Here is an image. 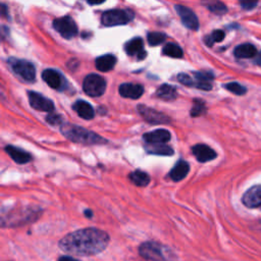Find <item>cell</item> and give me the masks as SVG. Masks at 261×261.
I'll use <instances>...</instances> for the list:
<instances>
[{
    "label": "cell",
    "instance_id": "obj_1",
    "mask_svg": "<svg viewBox=\"0 0 261 261\" xmlns=\"http://www.w3.org/2000/svg\"><path fill=\"white\" fill-rule=\"evenodd\" d=\"M109 235L96 228L74 231L65 236L59 243L65 253L77 256H94L103 252L109 244Z\"/></svg>",
    "mask_w": 261,
    "mask_h": 261
},
{
    "label": "cell",
    "instance_id": "obj_2",
    "mask_svg": "<svg viewBox=\"0 0 261 261\" xmlns=\"http://www.w3.org/2000/svg\"><path fill=\"white\" fill-rule=\"evenodd\" d=\"M61 130L65 138L74 143L84 145H100L107 143V140H105L98 134L71 124L65 123L61 127Z\"/></svg>",
    "mask_w": 261,
    "mask_h": 261
},
{
    "label": "cell",
    "instance_id": "obj_3",
    "mask_svg": "<svg viewBox=\"0 0 261 261\" xmlns=\"http://www.w3.org/2000/svg\"><path fill=\"white\" fill-rule=\"evenodd\" d=\"M139 254L147 261H176L173 250L155 241H147L139 247Z\"/></svg>",
    "mask_w": 261,
    "mask_h": 261
},
{
    "label": "cell",
    "instance_id": "obj_4",
    "mask_svg": "<svg viewBox=\"0 0 261 261\" xmlns=\"http://www.w3.org/2000/svg\"><path fill=\"white\" fill-rule=\"evenodd\" d=\"M40 211L34 208H28L24 210H13L8 212L6 215H2L1 225L5 227H18L26 225L28 222L35 221L39 217Z\"/></svg>",
    "mask_w": 261,
    "mask_h": 261
},
{
    "label": "cell",
    "instance_id": "obj_5",
    "mask_svg": "<svg viewBox=\"0 0 261 261\" xmlns=\"http://www.w3.org/2000/svg\"><path fill=\"white\" fill-rule=\"evenodd\" d=\"M134 18V12L130 9H111L103 13L101 23L105 27L122 26L130 23Z\"/></svg>",
    "mask_w": 261,
    "mask_h": 261
},
{
    "label": "cell",
    "instance_id": "obj_6",
    "mask_svg": "<svg viewBox=\"0 0 261 261\" xmlns=\"http://www.w3.org/2000/svg\"><path fill=\"white\" fill-rule=\"evenodd\" d=\"M83 89L88 96L99 97L106 90V81L97 73L88 74L83 82Z\"/></svg>",
    "mask_w": 261,
    "mask_h": 261
},
{
    "label": "cell",
    "instance_id": "obj_7",
    "mask_svg": "<svg viewBox=\"0 0 261 261\" xmlns=\"http://www.w3.org/2000/svg\"><path fill=\"white\" fill-rule=\"evenodd\" d=\"M53 28L57 30L64 38L71 39L78 34V27L72 18L68 15L63 16L53 21Z\"/></svg>",
    "mask_w": 261,
    "mask_h": 261
},
{
    "label": "cell",
    "instance_id": "obj_8",
    "mask_svg": "<svg viewBox=\"0 0 261 261\" xmlns=\"http://www.w3.org/2000/svg\"><path fill=\"white\" fill-rule=\"evenodd\" d=\"M9 63L13 71L23 80L27 82H33L35 80L36 68L32 63L24 60H11Z\"/></svg>",
    "mask_w": 261,
    "mask_h": 261
},
{
    "label": "cell",
    "instance_id": "obj_9",
    "mask_svg": "<svg viewBox=\"0 0 261 261\" xmlns=\"http://www.w3.org/2000/svg\"><path fill=\"white\" fill-rule=\"evenodd\" d=\"M138 111L141 117L149 124L151 125H161V124H170L171 119L166 117L164 114L150 108L145 105H138Z\"/></svg>",
    "mask_w": 261,
    "mask_h": 261
},
{
    "label": "cell",
    "instance_id": "obj_10",
    "mask_svg": "<svg viewBox=\"0 0 261 261\" xmlns=\"http://www.w3.org/2000/svg\"><path fill=\"white\" fill-rule=\"evenodd\" d=\"M177 13L181 17V21L183 25L192 31H197L199 29V21L197 15L194 13L192 9L189 7H186L184 5L177 4L175 6Z\"/></svg>",
    "mask_w": 261,
    "mask_h": 261
},
{
    "label": "cell",
    "instance_id": "obj_11",
    "mask_svg": "<svg viewBox=\"0 0 261 261\" xmlns=\"http://www.w3.org/2000/svg\"><path fill=\"white\" fill-rule=\"evenodd\" d=\"M42 79L49 87L59 91L64 90L66 85V80L57 69H52V68L45 69L42 72Z\"/></svg>",
    "mask_w": 261,
    "mask_h": 261
},
{
    "label": "cell",
    "instance_id": "obj_12",
    "mask_svg": "<svg viewBox=\"0 0 261 261\" xmlns=\"http://www.w3.org/2000/svg\"><path fill=\"white\" fill-rule=\"evenodd\" d=\"M28 95L30 105L34 109L39 111H45V113H52L54 110V103L50 99L41 95L40 93L30 91Z\"/></svg>",
    "mask_w": 261,
    "mask_h": 261
},
{
    "label": "cell",
    "instance_id": "obj_13",
    "mask_svg": "<svg viewBox=\"0 0 261 261\" xmlns=\"http://www.w3.org/2000/svg\"><path fill=\"white\" fill-rule=\"evenodd\" d=\"M242 202L248 208H257L261 206V185L250 188L242 198Z\"/></svg>",
    "mask_w": 261,
    "mask_h": 261
},
{
    "label": "cell",
    "instance_id": "obj_14",
    "mask_svg": "<svg viewBox=\"0 0 261 261\" xmlns=\"http://www.w3.org/2000/svg\"><path fill=\"white\" fill-rule=\"evenodd\" d=\"M125 51L130 57H136L138 61H143L146 58V51L144 50V43L141 38H134L125 44Z\"/></svg>",
    "mask_w": 261,
    "mask_h": 261
},
{
    "label": "cell",
    "instance_id": "obj_15",
    "mask_svg": "<svg viewBox=\"0 0 261 261\" xmlns=\"http://www.w3.org/2000/svg\"><path fill=\"white\" fill-rule=\"evenodd\" d=\"M192 152L199 162H207L217 157V154L213 149L204 144H197L193 146Z\"/></svg>",
    "mask_w": 261,
    "mask_h": 261
},
{
    "label": "cell",
    "instance_id": "obj_16",
    "mask_svg": "<svg viewBox=\"0 0 261 261\" xmlns=\"http://www.w3.org/2000/svg\"><path fill=\"white\" fill-rule=\"evenodd\" d=\"M119 91H120V94L125 98L139 99L143 95L144 87L140 84L125 83L120 86Z\"/></svg>",
    "mask_w": 261,
    "mask_h": 261
},
{
    "label": "cell",
    "instance_id": "obj_17",
    "mask_svg": "<svg viewBox=\"0 0 261 261\" xmlns=\"http://www.w3.org/2000/svg\"><path fill=\"white\" fill-rule=\"evenodd\" d=\"M171 133L169 130L159 129L155 130L153 132L144 134L143 139L148 144H165L171 140Z\"/></svg>",
    "mask_w": 261,
    "mask_h": 261
},
{
    "label": "cell",
    "instance_id": "obj_18",
    "mask_svg": "<svg viewBox=\"0 0 261 261\" xmlns=\"http://www.w3.org/2000/svg\"><path fill=\"white\" fill-rule=\"evenodd\" d=\"M4 150L17 164H26L32 160V155L18 147L7 145Z\"/></svg>",
    "mask_w": 261,
    "mask_h": 261
},
{
    "label": "cell",
    "instance_id": "obj_19",
    "mask_svg": "<svg viewBox=\"0 0 261 261\" xmlns=\"http://www.w3.org/2000/svg\"><path fill=\"white\" fill-rule=\"evenodd\" d=\"M73 110L84 120H92L95 116V110L90 103L84 100H78L72 105Z\"/></svg>",
    "mask_w": 261,
    "mask_h": 261
},
{
    "label": "cell",
    "instance_id": "obj_20",
    "mask_svg": "<svg viewBox=\"0 0 261 261\" xmlns=\"http://www.w3.org/2000/svg\"><path fill=\"white\" fill-rule=\"evenodd\" d=\"M189 171H190L189 163L187 161L181 159L176 163L174 169L171 171L170 178L175 182H180L187 177V175L189 174Z\"/></svg>",
    "mask_w": 261,
    "mask_h": 261
},
{
    "label": "cell",
    "instance_id": "obj_21",
    "mask_svg": "<svg viewBox=\"0 0 261 261\" xmlns=\"http://www.w3.org/2000/svg\"><path fill=\"white\" fill-rule=\"evenodd\" d=\"M117 64V58L114 54H105L102 57H99L95 61L96 68L100 71H109L115 67Z\"/></svg>",
    "mask_w": 261,
    "mask_h": 261
},
{
    "label": "cell",
    "instance_id": "obj_22",
    "mask_svg": "<svg viewBox=\"0 0 261 261\" xmlns=\"http://www.w3.org/2000/svg\"><path fill=\"white\" fill-rule=\"evenodd\" d=\"M234 54L237 59H242V60L253 59L256 57L257 50L254 45L250 43H245V44H241L237 46L235 48Z\"/></svg>",
    "mask_w": 261,
    "mask_h": 261
},
{
    "label": "cell",
    "instance_id": "obj_23",
    "mask_svg": "<svg viewBox=\"0 0 261 261\" xmlns=\"http://www.w3.org/2000/svg\"><path fill=\"white\" fill-rule=\"evenodd\" d=\"M146 151L149 154L160 156H172L175 153L174 149L165 144H148L146 146Z\"/></svg>",
    "mask_w": 261,
    "mask_h": 261
},
{
    "label": "cell",
    "instance_id": "obj_24",
    "mask_svg": "<svg viewBox=\"0 0 261 261\" xmlns=\"http://www.w3.org/2000/svg\"><path fill=\"white\" fill-rule=\"evenodd\" d=\"M156 96L164 101H173L178 97V92L176 87L169 84H163L157 89Z\"/></svg>",
    "mask_w": 261,
    "mask_h": 261
},
{
    "label": "cell",
    "instance_id": "obj_25",
    "mask_svg": "<svg viewBox=\"0 0 261 261\" xmlns=\"http://www.w3.org/2000/svg\"><path fill=\"white\" fill-rule=\"evenodd\" d=\"M130 182L135 184L139 187H146V186L150 183V177L148 174L142 172V171H135L129 176Z\"/></svg>",
    "mask_w": 261,
    "mask_h": 261
},
{
    "label": "cell",
    "instance_id": "obj_26",
    "mask_svg": "<svg viewBox=\"0 0 261 261\" xmlns=\"http://www.w3.org/2000/svg\"><path fill=\"white\" fill-rule=\"evenodd\" d=\"M162 53L164 55H166V57L174 58V59H181V58H183V55H184L182 48L175 43H167L163 47Z\"/></svg>",
    "mask_w": 261,
    "mask_h": 261
},
{
    "label": "cell",
    "instance_id": "obj_27",
    "mask_svg": "<svg viewBox=\"0 0 261 261\" xmlns=\"http://www.w3.org/2000/svg\"><path fill=\"white\" fill-rule=\"evenodd\" d=\"M225 37H226L225 32L221 31V30H215L210 35L205 37L204 42L207 46L211 47V46H213L214 43L221 42L223 39H225Z\"/></svg>",
    "mask_w": 261,
    "mask_h": 261
},
{
    "label": "cell",
    "instance_id": "obj_28",
    "mask_svg": "<svg viewBox=\"0 0 261 261\" xmlns=\"http://www.w3.org/2000/svg\"><path fill=\"white\" fill-rule=\"evenodd\" d=\"M166 39V35L164 33H160V32H151V33H148L147 35V40L149 45L151 46H157L160 45L161 43H163Z\"/></svg>",
    "mask_w": 261,
    "mask_h": 261
},
{
    "label": "cell",
    "instance_id": "obj_29",
    "mask_svg": "<svg viewBox=\"0 0 261 261\" xmlns=\"http://www.w3.org/2000/svg\"><path fill=\"white\" fill-rule=\"evenodd\" d=\"M206 113V106H205V102L200 99H194L193 101V107L191 109V117L196 118L200 117Z\"/></svg>",
    "mask_w": 261,
    "mask_h": 261
},
{
    "label": "cell",
    "instance_id": "obj_30",
    "mask_svg": "<svg viewBox=\"0 0 261 261\" xmlns=\"http://www.w3.org/2000/svg\"><path fill=\"white\" fill-rule=\"evenodd\" d=\"M205 5H206V7L212 11L213 13L215 14H223V13H226L228 11V8L227 6L223 4L222 2L220 1H211V2H205L204 3Z\"/></svg>",
    "mask_w": 261,
    "mask_h": 261
},
{
    "label": "cell",
    "instance_id": "obj_31",
    "mask_svg": "<svg viewBox=\"0 0 261 261\" xmlns=\"http://www.w3.org/2000/svg\"><path fill=\"white\" fill-rule=\"evenodd\" d=\"M225 87L227 90L234 93V94H236V95H244L245 93L247 92V89L244 86H242L241 84H239L237 82L229 83V84L225 85Z\"/></svg>",
    "mask_w": 261,
    "mask_h": 261
},
{
    "label": "cell",
    "instance_id": "obj_32",
    "mask_svg": "<svg viewBox=\"0 0 261 261\" xmlns=\"http://www.w3.org/2000/svg\"><path fill=\"white\" fill-rule=\"evenodd\" d=\"M194 79L200 83H210L213 80V73L206 71H197L194 73Z\"/></svg>",
    "mask_w": 261,
    "mask_h": 261
},
{
    "label": "cell",
    "instance_id": "obj_33",
    "mask_svg": "<svg viewBox=\"0 0 261 261\" xmlns=\"http://www.w3.org/2000/svg\"><path fill=\"white\" fill-rule=\"evenodd\" d=\"M178 80L181 82V84L189 87H195V80L194 78L190 77L187 73H180L178 76Z\"/></svg>",
    "mask_w": 261,
    "mask_h": 261
},
{
    "label": "cell",
    "instance_id": "obj_34",
    "mask_svg": "<svg viewBox=\"0 0 261 261\" xmlns=\"http://www.w3.org/2000/svg\"><path fill=\"white\" fill-rule=\"evenodd\" d=\"M46 121L48 124L52 126H63L65 123L63 121V118L60 115H48L46 118Z\"/></svg>",
    "mask_w": 261,
    "mask_h": 261
},
{
    "label": "cell",
    "instance_id": "obj_35",
    "mask_svg": "<svg viewBox=\"0 0 261 261\" xmlns=\"http://www.w3.org/2000/svg\"><path fill=\"white\" fill-rule=\"evenodd\" d=\"M240 5L244 9H252L257 5V2H255V1H242V2H240Z\"/></svg>",
    "mask_w": 261,
    "mask_h": 261
},
{
    "label": "cell",
    "instance_id": "obj_36",
    "mask_svg": "<svg viewBox=\"0 0 261 261\" xmlns=\"http://www.w3.org/2000/svg\"><path fill=\"white\" fill-rule=\"evenodd\" d=\"M1 15L3 16V17H6V18H8L9 16H8V8H7V6L5 5V4H1Z\"/></svg>",
    "mask_w": 261,
    "mask_h": 261
},
{
    "label": "cell",
    "instance_id": "obj_37",
    "mask_svg": "<svg viewBox=\"0 0 261 261\" xmlns=\"http://www.w3.org/2000/svg\"><path fill=\"white\" fill-rule=\"evenodd\" d=\"M58 261H80V260L73 258L71 256H62L59 258Z\"/></svg>",
    "mask_w": 261,
    "mask_h": 261
},
{
    "label": "cell",
    "instance_id": "obj_38",
    "mask_svg": "<svg viewBox=\"0 0 261 261\" xmlns=\"http://www.w3.org/2000/svg\"><path fill=\"white\" fill-rule=\"evenodd\" d=\"M254 63H255L257 65L261 66V51H259V52L256 54V57H255V59H254Z\"/></svg>",
    "mask_w": 261,
    "mask_h": 261
},
{
    "label": "cell",
    "instance_id": "obj_39",
    "mask_svg": "<svg viewBox=\"0 0 261 261\" xmlns=\"http://www.w3.org/2000/svg\"><path fill=\"white\" fill-rule=\"evenodd\" d=\"M85 215L87 216V217H92L93 216V213H92V211L91 210H89V209H87V210H85Z\"/></svg>",
    "mask_w": 261,
    "mask_h": 261
},
{
    "label": "cell",
    "instance_id": "obj_40",
    "mask_svg": "<svg viewBox=\"0 0 261 261\" xmlns=\"http://www.w3.org/2000/svg\"><path fill=\"white\" fill-rule=\"evenodd\" d=\"M104 3V1H101V2H92V1H88V4L90 5H98V4H102Z\"/></svg>",
    "mask_w": 261,
    "mask_h": 261
}]
</instances>
